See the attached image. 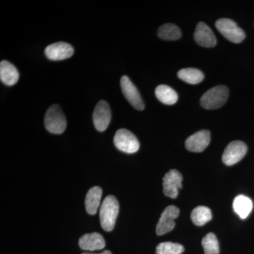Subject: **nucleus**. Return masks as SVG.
<instances>
[{"label":"nucleus","mask_w":254,"mask_h":254,"mask_svg":"<svg viewBox=\"0 0 254 254\" xmlns=\"http://www.w3.org/2000/svg\"><path fill=\"white\" fill-rule=\"evenodd\" d=\"M120 210V205L117 198L113 195L105 197L100 209V225L103 230L110 232L113 230L116 223Z\"/></svg>","instance_id":"obj_1"},{"label":"nucleus","mask_w":254,"mask_h":254,"mask_svg":"<svg viewBox=\"0 0 254 254\" xmlns=\"http://www.w3.org/2000/svg\"><path fill=\"white\" fill-rule=\"evenodd\" d=\"M228 97V88L220 85L205 92L200 98V105L204 109H218L225 104Z\"/></svg>","instance_id":"obj_2"},{"label":"nucleus","mask_w":254,"mask_h":254,"mask_svg":"<svg viewBox=\"0 0 254 254\" xmlns=\"http://www.w3.org/2000/svg\"><path fill=\"white\" fill-rule=\"evenodd\" d=\"M44 121L47 130L50 133L60 134L66 129V118L58 105H53L48 108L45 115Z\"/></svg>","instance_id":"obj_3"},{"label":"nucleus","mask_w":254,"mask_h":254,"mask_svg":"<svg viewBox=\"0 0 254 254\" xmlns=\"http://www.w3.org/2000/svg\"><path fill=\"white\" fill-rule=\"evenodd\" d=\"M114 143L118 150L128 154L136 153L140 148L136 136L125 128H121L116 132L114 137Z\"/></svg>","instance_id":"obj_4"},{"label":"nucleus","mask_w":254,"mask_h":254,"mask_svg":"<svg viewBox=\"0 0 254 254\" xmlns=\"http://www.w3.org/2000/svg\"><path fill=\"white\" fill-rule=\"evenodd\" d=\"M218 31L232 43H240L245 39L246 34L235 21L229 18H220L215 22Z\"/></svg>","instance_id":"obj_5"},{"label":"nucleus","mask_w":254,"mask_h":254,"mask_svg":"<svg viewBox=\"0 0 254 254\" xmlns=\"http://www.w3.org/2000/svg\"><path fill=\"white\" fill-rule=\"evenodd\" d=\"M247 153V145L245 142L241 141H232L229 143L224 150L222 155V162L227 165L232 166L242 160Z\"/></svg>","instance_id":"obj_6"},{"label":"nucleus","mask_w":254,"mask_h":254,"mask_svg":"<svg viewBox=\"0 0 254 254\" xmlns=\"http://www.w3.org/2000/svg\"><path fill=\"white\" fill-rule=\"evenodd\" d=\"M122 91L127 100L129 102L130 104L138 110H143L145 108L144 103L142 99L141 94L133 82L127 76H123L120 81Z\"/></svg>","instance_id":"obj_7"},{"label":"nucleus","mask_w":254,"mask_h":254,"mask_svg":"<svg viewBox=\"0 0 254 254\" xmlns=\"http://www.w3.org/2000/svg\"><path fill=\"white\" fill-rule=\"evenodd\" d=\"M180 215V209L175 205H170L164 210L157 224L156 234L163 235L173 230L175 227V219Z\"/></svg>","instance_id":"obj_8"},{"label":"nucleus","mask_w":254,"mask_h":254,"mask_svg":"<svg viewBox=\"0 0 254 254\" xmlns=\"http://www.w3.org/2000/svg\"><path fill=\"white\" fill-rule=\"evenodd\" d=\"M93 123L95 128L100 132L104 131L111 121V110L105 100H100L95 106L93 114Z\"/></svg>","instance_id":"obj_9"},{"label":"nucleus","mask_w":254,"mask_h":254,"mask_svg":"<svg viewBox=\"0 0 254 254\" xmlns=\"http://www.w3.org/2000/svg\"><path fill=\"white\" fill-rule=\"evenodd\" d=\"M183 177L180 172L171 170L163 177V192L166 196L176 198L179 190L182 188Z\"/></svg>","instance_id":"obj_10"},{"label":"nucleus","mask_w":254,"mask_h":254,"mask_svg":"<svg viewBox=\"0 0 254 254\" xmlns=\"http://www.w3.org/2000/svg\"><path fill=\"white\" fill-rule=\"evenodd\" d=\"M74 53L73 47L64 42H58L47 47L45 54L53 61H60L71 58Z\"/></svg>","instance_id":"obj_11"},{"label":"nucleus","mask_w":254,"mask_h":254,"mask_svg":"<svg viewBox=\"0 0 254 254\" xmlns=\"http://www.w3.org/2000/svg\"><path fill=\"white\" fill-rule=\"evenodd\" d=\"M210 133L208 130H201L189 137L185 142L187 149L194 153H200L208 146Z\"/></svg>","instance_id":"obj_12"},{"label":"nucleus","mask_w":254,"mask_h":254,"mask_svg":"<svg viewBox=\"0 0 254 254\" xmlns=\"http://www.w3.org/2000/svg\"><path fill=\"white\" fill-rule=\"evenodd\" d=\"M193 37L195 41L200 46L213 48L216 46L217 39L215 34L205 23L199 22L197 24Z\"/></svg>","instance_id":"obj_13"},{"label":"nucleus","mask_w":254,"mask_h":254,"mask_svg":"<svg viewBox=\"0 0 254 254\" xmlns=\"http://www.w3.org/2000/svg\"><path fill=\"white\" fill-rule=\"evenodd\" d=\"M78 245L82 250L93 252L104 249L105 241L100 234L93 232L82 236L78 241Z\"/></svg>","instance_id":"obj_14"},{"label":"nucleus","mask_w":254,"mask_h":254,"mask_svg":"<svg viewBox=\"0 0 254 254\" xmlns=\"http://www.w3.org/2000/svg\"><path fill=\"white\" fill-rule=\"evenodd\" d=\"M19 78L17 68L9 62L3 60L0 63V79L6 86L16 84Z\"/></svg>","instance_id":"obj_15"},{"label":"nucleus","mask_w":254,"mask_h":254,"mask_svg":"<svg viewBox=\"0 0 254 254\" xmlns=\"http://www.w3.org/2000/svg\"><path fill=\"white\" fill-rule=\"evenodd\" d=\"M103 190L99 187H92L88 190L85 200V205L87 213L90 215H95L98 212L100 205Z\"/></svg>","instance_id":"obj_16"},{"label":"nucleus","mask_w":254,"mask_h":254,"mask_svg":"<svg viewBox=\"0 0 254 254\" xmlns=\"http://www.w3.org/2000/svg\"><path fill=\"white\" fill-rule=\"evenodd\" d=\"M233 208L240 218L246 219L253 209V202L246 195H239L234 200Z\"/></svg>","instance_id":"obj_17"},{"label":"nucleus","mask_w":254,"mask_h":254,"mask_svg":"<svg viewBox=\"0 0 254 254\" xmlns=\"http://www.w3.org/2000/svg\"><path fill=\"white\" fill-rule=\"evenodd\" d=\"M155 96L163 104L172 105L178 100L177 92L167 85H160L155 88Z\"/></svg>","instance_id":"obj_18"},{"label":"nucleus","mask_w":254,"mask_h":254,"mask_svg":"<svg viewBox=\"0 0 254 254\" xmlns=\"http://www.w3.org/2000/svg\"><path fill=\"white\" fill-rule=\"evenodd\" d=\"M178 77L190 84H198L203 81L204 74L200 70L195 68H182L178 71Z\"/></svg>","instance_id":"obj_19"},{"label":"nucleus","mask_w":254,"mask_h":254,"mask_svg":"<svg viewBox=\"0 0 254 254\" xmlns=\"http://www.w3.org/2000/svg\"><path fill=\"white\" fill-rule=\"evenodd\" d=\"M213 216H212L211 210L208 207L203 206V205L193 209L190 214L192 222L197 226H203L210 222Z\"/></svg>","instance_id":"obj_20"},{"label":"nucleus","mask_w":254,"mask_h":254,"mask_svg":"<svg viewBox=\"0 0 254 254\" xmlns=\"http://www.w3.org/2000/svg\"><path fill=\"white\" fill-rule=\"evenodd\" d=\"M158 36L165 41H177L181 38L182 33L176 25L166 23L158 28Z\"/></svg>","instance_id":"obj_21"},{"label":"nucleus","mask_w":254,"mask_h":254,"mask_svg":"<svg viewBox=\"0 0 254 254\" xmlns=\"http://www.w3.org/2000/svg\"><path fill=\"white\" fill-rule=\"evenodd\" d=\"M202 246L204 250L205 254H220V247L218 239L215 234L208 233L202 240Z\"/></svg>","instance_id":"obj_22"},{"label":"nucleus","mask_w":254,"mask_h":254,"mask_svg":"<svg viewBox=\"0 0 254 254\" xmlns=\"http://www.w3.org/2000/svg\"><path fill=\"white\" fill-rule=\"evenodd\" d=\"M184 252L183 246L170 242H163L156 247L157 254H182Z\"/></svg>","instance_id":"obj_23"},{"label":"nucleus","mask_w":254,"mask_h":254,"mask_svg":"<svg viewBox=\"0 0 254 254\" xmlns=\"http://www.w3.org/2000/svg\"><path fill=\"white\" fill-rule=\"evenodd\" d=\"M82 254H112L110 251H105V252H102L100 254H91V253H83Z\"/></svg>","instance_id":"obj_24"}]
</instances>
